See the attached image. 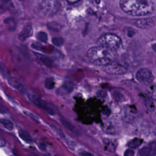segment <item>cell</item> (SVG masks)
Wrapping results in <instances>:
<instances>
[{"label":"cell","instance_id":"cell-15","mask_svg":"<svg viewBox=\"0 0 156 156\" xmlns=\"http://www.w3.org/2000/svg\"><path fill=\"white\" fill-rule=\"evenodd\" d=\"M44 85H45V87L48 90L52 89L55 86V82H54V79L52 77L47 78L45 80Z\"/></svg>","mask_w":156,"mask_h":156},{"label":"cell","instance_id":"cell-4","mask_svg":"<svg viewBox=\"0 0 156 156\" xmlns=\"http://www.w3.org/2000/svg\"><path fill=\"white\" fill-rule=\"evenodd\" d=\"M60 7L58 0H43L41 4V10L43 14L47 16L55 15Z\"/></svg>","mask_w":156,"mask_h":156},{"label":"cell","instance_id":"cell-17","mask_svg":"<svg viewBox=\"0 0 156 156\" xmlns=\"http://www.w3.org/2000/svg\"><path fill=\"white\" fill-rule=\"evenodd\" d=\"M52 42L54 44L57 46H60L63 44V40L61 37H53Z\"/></svg>","mask_w":156,"mask_h":156},{"label":"cell","instance_id":"cell-21","mask_svg":"<svg viewBox=\"0 0 156 156\" xmlns=\"http://www.w3.org/2000/svg\"><path fill=\"white\" fill-rule=\"evenodd\" d=\"M134 152L132 150H127L124 153V156H133Z\"/></svg>","mask_w":156,"mask_h":156},{"label":"cell","instance_id":"cell-13","mask_svg":"<svg viewBox=\"0 0 156 156\" xmlns=\"http://www.w3.org/2000/svg\"><path fill=\"white\" fill-rule=\"evenodd\" d=\"M36 38L38 41L43 43H46L48 39L47 34L43 31L38 32L36 35Z\"/></svg>","mask_w":156,"mask_h":156},{"label":"cell","instance_id":"cell-7","mask_svg":"<svg viewBox=\"0 0 156 156\" xmlns=\"http://www.w3.org/2000/svg\"><path fill=\"white\" fill-rule=\"evenodd\" d=\"M8 83L11 87L16 89L21 93H25L26 92V87H24V85L21 83V82L19 79H18L16 78H14V77L9 78Z\"/></svg>","mask_w":156,"mask_h":156},{"label":"cell","instance_id":"cell-10","mask_svg":"<svg viewBox=\"0 0 156 156\" xmlns=\"http://www.w3.org/2000/svg\"><path fill=\"white\" fill-rule=\"evenodd\" d=\"M60 122L65 127H66L68 130L71 131L74 135H76V136L80 135V133L79 131V130L73 124H72L71 122H69L68 121H67L65 119L62 118V119H60Z\"/></svg>","mask_w":156,"mask_h":156},{"label":"cell","instance_id":"cell-23","mask_svg":"<svg viewBox=\"0 0 156 156\" xmlns=\"http://www.w3.org/2000/svg\"><path fill=\"white\" fill-rule=\"evenodd\" d=\"M66 1H67L68 2H69L70 4H74V3L78 2L80 0H66Z\"/></svg>","mask_w":156,"mask_h":156},{"label":"cell","instance_id":"cell-22","mask_svg":"<svg viewBox=\"0 0 156 156\" xmlns=\"http://www.w3.org/2000/svg\"><path fill=\"white\" fill-rule=\"evenodd\" d=\"M80 156H94L92 154L88 152H82L80 154Z\"/></svg>","mask_w":156,"mask_h":156},{"label":"cell","instance_id":"cell-9","mask_svg":"<svg viewBox=\"0 0 156 156\" xmlns=\"http://www.w3.org/2000/svg\"><path fill=\"white\" fill-rule=\"evenodd\" d=\"M32 35V27L31 25L25 26L18 35V38L21 41H24Z\"/></svg>","mask_w":156,"mask_h":156},{"label":"cell","instance_id":"cell-19","mask_svg":"<svg viewBox=\"0 0 156 156\" xmlns=\"http://www.w3.org/2000/svg\"><path fill=\"white\" fill-rule=\"evenodd\" d=\"M141 143V141L139 140H135V141H131L130 143H129V145L130 146V147H138V146H140Z\"/></svg>","mask_w":156,"mask_h":156},{"label":"cell","instance_id":"cell-18","mask_svg":"<svg viewBox=\"0 0 156 156\" xmlns=\"http://www.w3.org/2000/svg\"><path fill=\"white\" fill-rule=\"evenodd\" d=\"M63 87L64 89L68 92H71L74 88V85L71 82H66L63 84Z\"/></svg>","mask_w":156,"mask_h":156},{"label":"cell","instance_id":"cell-3","mask_svg":"<svg viewBox=\"0 0 156 156\" xmlns=\"http://www.w3.org/2000/svg\"><path fill=\"white\" fill-rule=\"evenodd\" d=\"M96 43L99 46H104L115 52L121 49L122 46L121 38L112 33H107L101 35L98 39Z\"/></svg>","mask_w":156,"mask_h":156},{"label":"cell","instance_id":"cell-11","mask_svg":"<svg viewBox=\"0 0 156 156\" xmlns=\"http://www.w3.org/2000/svg\"><path fill=\"white\" fill-rule=\"evenodd\" d=\"M0 124L3 126L5 129L12 130L13 129V123L9 119L0 118Z\"/></svg>","mask_w":156,"mask_h":156},{"label":"cell","instance_id":"cell-5","mask_svg":"<svg viewBox=\"0 0 156 156\" xmlns=\"http://www.w3.org/2000/svg\"><path fill=\"white\" fill-rule=\"evenodd\" d=\"M32 101L37 107L43 110L44 112L51 115H54L55 114V110L54 107L46 101L41 99L37 96H32Z\"/></svg>","mask_w":156,"mask_h":156},{"label":"cell","instance_id":"cell-1","mask_svg":"<svg viewBox=\"0 0 156 156\" xmlns=\"http://www.w3.org/2000/svg\"><path fill=\"white\" fill-rule=\"evenodd\" d=\"M119 4L123 12L132 16H146L155 10L152 0H119Z\"/></svg>","mask_w":156,"mask_h":156},{"label":"cell","instance_id":"cell-20","mask_svg":"<svg viewBox=\"0 0 156 156\" xmlns=\"http://www.w3.org/2000/svg\"><path fill=\"white\" fill-rule=\"evenodd\" d=\"M24 113H25L27 116H28L29 118H30L32 120L38 121L37 117L35 115H34V114H32V113H30V112H27V111H25V112H24Z\"/></svg>","mask_w":156,"mask_h":156},{"label":"cell","instance_id":"cell-14","mask_svg":"<svg viewBox=\"0 0 156 156\" xmlns=\"http://www.w3.org/2000/svg\"><path fill=\"white\" fill-rule=\"evenodd\" d=\"M39 56L38 57V60L40 61L41 63H42L43 64L48 66H51L52 65V60H51L50 58L44 57V55H41L40 54H38Z\"/></svg>","mask_w":156,"mask_h":156},{"label":"cell","instance_id":"cell-2","mask_svg":"<svg viewBox=\"0 0 156 156\" xmlns=\"http://www.w3.org/2000/svg\"><path fill=\"white\" fill-rule=\"evenodd\" d=\"M87 57L94 65L106 66L115 61V53L107 48L98 45L88 50Z\"/></svg>","mask_w":156,"mask_h":156},{"label":"cell","instance_id":"cell-6","mask_svg":"<svg viewBox=\"0 0 156 156\" xmlns=\"http://www.w3.org/2000/svg\"><path fill=\"white\" fill-rule=\"evenodd\" d=\"M105 70L107 73L110 74H121L127 71V68L124 66L114 61L106 65Z\"/></svg>","mask_w":156,"mask_h":156},{"label":"cell","instance_id":"cell-16","mask_svg":"<svg viewBox=\"0 0 156 156\" xmlns=\"http://www.w3.org/2000/svg\"><path fill=\"white\" fill-rule=\"evenodd\" d=\"M51 127L60 137H61L62 138H64V139L66 138L65 133L58 127H57V126H55L54 124H51Z\"/></svg>","mask_w":156,"mask_h":156},{"label":"cell","instance_id":"cell-12","mask_svg":"<svg viewBox=\"0 0 156 156\" xmlns=\"http://www.w3.org/2000/svg\"><path fill=\"white\" fill-rule=\"evenodd\" d=\"M18 133H19V135H20V138H22L24 141H25L27 143H30L32 141V139L30 138V136L25 130H24L23 129H21V130H19Z\"/></svg>","mask_w":156,"mask_h":156},{"label":"cell","instance_id":"cell-8","mask_svg":"<svg viewBox=\"0 0 156 156\" xmlns=\"http://www.w3.org/2000/svg\"><path fill=\"white\" fill-rule=\"evenodd\" d=\"M156 155V143H153L144 147L140 151L141 156H155Z\"/></svg>","mask_w":156,"mask_h":156}]
</instances>
